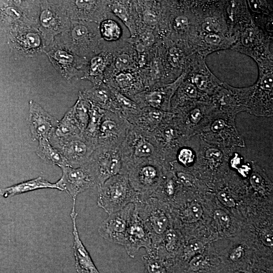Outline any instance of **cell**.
Wrapping results in <instances>:
<instances>
[{"label": "cell", "instance_id": "cell-1", "mask_svg": "<svg viewBox=\"0 0 273 273\" xmlns=\"http://www.w3.org/2000/svg\"><path fill=\"white\" fill-rule=\"evenodd\" d=\"M119 151L122 162L121 173L127 174L128 170L134 165L148 160L162 162L164 157L152 132L131 123Z\"/></svg>", "mask_w": 273, "mask_h": 273}, {"label": "cell", "instance_id": "cell-2", "mask_svg": "<svg viewBox=\"0 0 273 273\" xmlns=\"http://www.w3.org/2000/svg\"><path fill=\"white\" fill-rule=\"evenodd\" d=\"M56 37L67 49L86 61L100 52L99 24L71 20L67 29Z\"/></svg>", "mask_w": 273, "mask_h": 273}, {"label": "cell", "instance_id": "cell-3", "mask_svg": "<svg viewBox=\"0 0 273 273\" xmlns=\"http://www.w3.org/2000/svg\"><path fill=\"white\" fill-rule=\"evenodd\" d=\"M97 187L98 205L108 214L144 198L133 189L125 173L113 176Z\"/></svg>", "mask_w": 273, "mask_h": 273}, {"label": "cell", "instance_id": "cell-4", "mask_svg": "<svg viewBox=\"0 0 273 273\" xmlns=\"http://www.w3.org/2000/svg\"><path fill=\"white\" fill-rule=\"evenodd\" d=\"M39 3L37 26L47 47L67 29L71 19L63 1H39Z\"/></svg>", "mask_w": 273, "mask_h": 273}, {"label": "cell", "instance_id": "cell-5", "mask_svg": "<svg viewBox=\"0 0 273 273\" xmlns=\"http://www.w3.org/2000/svg\"><path fill=\"white\" fill-rule=\"evenodd\" d=\"M39 1H3L0 3V18L9 30L21 26L38 28Z\"/></svg>", "mask_w": 273, "mask_h": 273}, {"label": "cell", "instance_id": "cell-6", "mask_svg": "<svg viewBox=\"0 0 273 273\" xmlns=\"http://www.w3.org/2000/svg\"><path fill=\"white\" fill-rule=\"evenodd\" d=\"M135 210L148 229L152 240V248L159 245L160 238L169 229V219L161 207L158 199L151 196L134 204Z\"/></svg>", "mask_w": 273, "mask_h": 273}, {"label": "cell", "instance_id": "cell-7", "mask_svg": "<svg viewBox=\"0 0 273 273\" xmlns=\"http://www.w3.org/2000/svg\"><path fill=\"white\" fill-rule=\"evenodd\" d=\"M49 140L62 155L68 166L74 168L85 164L97 147L87 140L83 134L75 136L59 138L53 133Z\"/></svg>", "mask_w": 273, "mask_h": 273}, {"label": "cell", "instance_id": "cell-8", "mask_svg": "<svg viewBox=\"0 0 273 273\" xmlns=\"http://www.w3.org/2000/svg\"><path fill=\"white\" fill-rule=\"evenodd\" d=\"M93 174L97 186L121 173L122 162L119 148L97 147L85 163Z\"/></svg>", "mask_w": 273, "mask_h": 273}, {"label": "cell", "instance_id": "cell-9", "mask_svg": "<svg viewBox=\"0 0 273 273\" xmlns=\"http://www.w3.org/2000/svg\"><path fill=\"white\" fill-rule=\"evenodd\" d=\"M162 162L148 160L131 167L127 175L133 189L143 197L150 196L160 185L162 176Z\"/></svg>", "mask_w": 273, "mask_h": 273}, {"label": "cell", "instance_id": "cell-10", "mask_svg": "<svg viewBox=\"0 0 273 273\" xmlns=\"http://www.w3.org/2000/svg\"><path fill=\"white\" fill-rule=\"evenodd\" d=\"M43 53L58 73L67 80L82 72L87 61L67 49L56 37Z\"/></svg>", "mask_w": 273, "mask_h": 273}, {"label": "cell", "instance_id": "cell-11", "mask_svg": "<svg viewBox=\"0 0 273 273\" xmlns=\"http://www.w3.org/2000/svg\"><path fill=\"white\" fill-rule=\"evenodd\" d=\"M9 33L11 48L24 57L36 56L43 53L47 47L44 38L37 27H17L9 30Z\"/></svg>", "mask_w": 273, "mask_h": 273}, {"label": "cell", "instance_id": "cell-12", "mask_svg": "<svg viewBox=\"0 0 273 273\" xmlns=\"http://www.w3.org/2000/svg\"><path fill=\"white\" fill-rule=\"evenodd\" d=\"M129 125L120 113L106 110L97 138V147L119 148Z\"/></svg>", "mask_w": 273, "mask_h": 273}, {"label": "cell", "instance_id": "cell-13", "mask_svg": "<svg viewBox=\"0 0 273 273\" xmlns=\"http://www.w3.org/2000/svg\"><path fill=\"white\" fill-rule=\"evenodd\" d=\"M60 168L62 175L56 184L59 190L66 192L72 198L73 203H76L79 194L97 186L95 178L86 164L75 168Z\"/></svg>", "mask_w": 273, "mask_h": 273}, {"label": "cell", "instance_id": "cell-14", "mask_svg": "<svg viewBox=\"0 0 273 273\" xmlns=\"http://www.w3.org/2000/svg\"><path fill=\"white\" fill-rule=\"evenodd\" d=\"M134 210V204L130 203L123 209L108 214L98 228L99 235L111 243L123 246L130 219Z\"/></svg>", "mask_w": 273, "mask_h": 273}, {"label": "cell", "instance_id": "cell-15", "mask_svg": "<svg viewBox=\"0 0 273 273\" xmlns=\"http://www.w3.org/2000/svg\"><path fill=\"white\" fill-rule=\"evenodd\" d=\"M28 125L33 141L49 140L59 121L33 100L28 103Z\"/></svg>", "mask_w": 273, "mask_h": 273}, {"label": "cell", "instance_id": "cell-16", "mask_svg": "<svg viewBox=\"0 0 273 273\" xmlns=\"http://www.w3.org/2000/svg\"><path fill=\"white\" fill-rule=\"evenodd\" d=\"M123 246L126 253L131 257H134L141 248H145L147 252L152 249V243L150 233L138 215L135 207L129 220Z\"/></svg>", "mask_w": 273, "mask_h": 273}, {"label": "cell", "instance_id": "cell-17", "mask_svg": "<svg viewBox=\"0 0 273 273\" xmlns=\"http://www.w3.org/2000/svg\"><path fill=\"white\" fill-rule=\"evenodd\" d=\"M104 1H63L71 20L95 22L99 24L103 19Z\"/></svg>", "mask_w": 273, "mask_h": 273}, {"label": "cell", "instance_id": "cell-18", "mask_svg": "<svg viewBox=\"0 0 273 273\" xmlns=\"http://www.w3.org/2000/svg\"><path fill=\"white\" fill-rule=\"evenodd\" d=\"M77 216L75 204L73 203L70 216L73 225V249L75 259V269L78 273H100L80 239L76 225Z\"/></svg>", "mask_w": 273, "mask_h": 273}, {"label": "cell", "instance_id": "cell-19", "mask_svg": "<svg viewBox=\"0 0 273 273\" xmlns=\"http://www.w3.org/2000/svg\"><path fill=\"white\" fill-rule=\"evenodd\" d=\"M173 92V88L169 87L143 90L135 95L132 100L141 108L149 107L166 112L169 109Z\"/></svg>", "mask_w": 273, "mask_h": 273}, {"label": "cell", "instance_id": "cell-20", "mask_svg": "<svg viewBox=\"0 0 273 273\" xmlns=\"http://www.w3.org/2000/svg\"><path fill=\"white\" fill-rule=\"evenodd\" d=\"M169 116V113L165 111L146 107L141 108L136 114L128 116L126 120L145 131L152 132Z\"/></svg>", "mask_w": 273, "mask_h": 273}, {"label": "cell", "instance_id": "cell-21", "mask_svg": "<svg viewBox=\"0 0 273 273\" xmlns=\"http://www.w3.org/2000/svg\"><path fill=\"white\" fill-rule=\"evenodd\" d=\"M82 95L93 104L105 110L119 112L111 88L102 83L89 89L80 91Z\"/></svg>", "mask_w": 273, "mask_h": 273}, {"label": "cell", "instance_id": "cell-22", "mask_svg": "<svg viewBox=\"0 0 273 273\" xmlns=\"http://www.w3.org/2000/svg\"><path fill=\"white\" fill-rule=\"evenodd\" d=\"M107 56L106 53L100 52L89 58L83 69L84 75L81 78L89 80L94 85L104 83L103 78L108 62Z\"/></svg>", "mask_w": 273, "mask_h": 273}, {"label": "cell", "instance_id": "cell-23", "mask_svg": "<svg viewBox=\"0 0 273 273\" xmlns=\"http://www.w3.org/2000/svg\"><path fill=\"white\" fill-rule=\"evenodd\" d=\"M55 189L59 190L56 184L51 183L41 176L21 182L12 186L0 189V195L8 198L42 189Z\"/></svg>", "mask_w": 273, "mask_h": 273}, {"label": "cell", "instance_id": "cell-24", "mask_svg": "<svg viewBox=\"0 0 273 273\" xmlns=\"http://www.w3.org/2000/svg\"><path fill=\"white\" fill-rule=\"evenodd\" d=\"M54 134L59 138H68L83 134L75 115L74 106L70 107L59 121Z\"/></svg>", "mask_w": 273, "mask_h": 273}, {"label": "cell", "instance_id": "cell-25", "mask_svg": "<svg viewBox=\"0 0 273 273\" xmlns=\"http://www.w3.org/2000/svg\"><path fill=\"white\" fill-rule=\"evenodd\" d=\"M38 141L36 153L42 160L49 164L58 166H68L61 153L54 147L49 140L41 139Z\"/></svg>", "mask_w": 273, "mask_h": 273}, {"label": "cell", "instance_id": "cell-26", "mask_svg": "<svg viewBox=\"0 0 273 273\" xmlns=\"http://www.w3.org/2000/svg\"><path fill=\"white\" fill-rule=\"evenodd\" d=\"M105 111V110L91 103L88 120L83 132V135L87 140L95 144L97 147V138Z\"/></svg>", "mask_w": 273, "mask_h": 273}, {"label": "cell", "instance_id": "cell-27", "mask_svg": "<svg viewBox=\"0 0 273 273\" xmlns=\"http://www.w3.org/2000/svg\"><path fill=\"white\" fill-rule=\"evenodd\" d=\"M142 259L145 273H172L169 264L153 250L147 252Z\"/></svg>", "mask_w": 273, "mask_h": 273}, {"label": "cell", "instance_id": "cell-28", "mask_svg": "<svg viewBox=\"0 0 273 273\" xmlns=\"http://www.w3.org/2000/svg\"><path fill=\"white\" fill-rule=\"evenodd\" d=\"M99 31L102 39L108 41L118 40L121 36L122 30L119 24L110 18L103 19L99 24Z\"/></svg>", "mask_w": 273, "mask_h": 273}, {"label": "cell", "instance_id": "cell-29", "mask_svg": "<svg viewBox=\"0 0 273 273\" xmlns=\"http://www.w3.org/2000/svg\"><path fill=\"white\" fill-rule=\"evenodd\" d=\"M74 106L75 117L81 129L84 132L88 120L91 103L79 91L78 99Z\"/></svg>", "mask_w": 273, "mask_h": 273}, {"label": "cell", "instance_id": "cell-30", "mask_svg": "<svg viewBox=\"0 0 273 273\" xmlns=\"http://www.w3.org/2000/svg\"><path fill=\"white\" fill-rule=\"evenodd\" d=\"M203 214V209L197 202H192L189 203L181 212L183 219L189 222H195L198 221Z\"/></svg>", "mask_w": 273, "mask_h": 273}, {"label": "cell", "instance_id": "cell-31", "mask_svg": "<svg viewBox=\"0 0 273 273\" xmlns=\"http://www.w3.org/2000/svg\"><path fill=\"white\" fill-rule=\"evenodd\" d=\"M210 266L208 259L204 255L198 254L190 258L188 264V270L198 272L208 269Z\"/></svg>", "mask_w": 273, "mask_h": 273}, {"label": "cell", "instance_id": "cell-32", "mask_svg": "<svg viewBox=\"0 0 273 273\" xmlns=\"http://www.w3.org/2000/svg\"><path fill=\"white\" fill-rule=\"evenodd\" d=\"M163 240L167 253L171 254L175 252L178 247V235L174 229H168L163 235Z\"/></svg>", "mask_w": 273, "mask_h": 273}, {"label": "cell", "instance_id": "cell-33", "mask_svg": "<svg viewBox=\"0 0 273 273\" xmlns=\"http://www.w3.org/2000/svg\"><path fill=\"white\" fill-rule=\"evenodd\" d=\"M111 10L112 13L118 17L125 25L129 28V30L134 32L133 28L130 20V17L128 11L126 7L119 2H116L112 4Z\"/></svg>", "mask_w": 273, "mask_h": 273}, {"label": "cell", "instance_id": "cell-34", "mask_svg": "<svg viewBox=\"0 0 273 273\" xmlns=\"http://www.w3.org/2000/svg\"><path fill=\"white\" fill-rule=\"evenodd\" d=\"M204 246V244L201 241L196 239L190 241L184 249L183 255L184 260H188L193 256L200 254Z\"/></svg>", "mask_w": 273, "mask_h": 273}, {"label": "cell", "instance_id": "cell-35", "mask_svg": "<svg viewBox=\"0 0 273 273\" xmlns=\"http://www.w3.org/2000/svg\"><path fill=\"white\" fill-rule=\"evenodd\" d=\"M133 60L130 56L126 53L119 55L115 60L114 66L118 70L123 71L132 66Z\"/></svg>", "mask_w": 273, "mask_h": 273}, {"label": "cell", "instance_id": "cell-36", "mask_svg": "<svg viewBox=\"0 0 273 273\" xmlns=\"http://www.w3.org/2000/svg\"><path fill=\"white\" fill-rule=\"evenodd\" d=\"M213 218L215 221L223 228L229 227L230 218L224 211L220 209L216 210L213 214Z\"/></svg>", "mask_w": 273, "mask_h": 273}, {"label": "cell", "instance_id": "cell-37", "mask_svg": "<svg viewBox=\"0 0 273 273\" xmlns=\"http://www.w3.org/2000/svg\"><path fill=\"white\" fill-rule=\"evenodd\" d=\"M194 156L192 151L188 148H182L178 152L177 160L182 164L187 165L193 162Z\"/></svg>", "mask_w": 273, "mask_h": 273}, {"label": "cell", "instance_id": "cell-38", "mask_svg": "<svg viewBox=\"0 0 273 273\" xmlns=\"http://www.w3.org/2000/svg\"><path fill=\"white\" fill-rule=\"evenodd\" d=\"M205 156L211 162L216 163L220 161L222 154L221 151L217 149L210 148L206 151Z\"/></svg>", "mask_w": 273, "mask_h": 273}, {"label": "cell", "instance_id": "cell-39", "mask_svg": "<svg viewBox=\"0 0 273 273\" xmlns=\"http://www.w3.org/2000/svg\"><path fill=\"white\" fill-rule=\"evenodd\" d=\"M217 198L222 204L227 207H233L236 205L235 202L232 197L227 192L224 191L218 192Z\"/></svg>", "mask_w": 273, "mask_h": 273}, {"label": "cell", "instance_id": "cell-40", "mask_svg": "<svg viewBox=\"0 0 273 273\" xmlns=\"http://www.w3.org/2000/svg\"><path fill=\"white\" fill-rule=\"evenodd\" d=\"M250 183L252 187L257 191H263L264 183L261 176L257 173H253L250 178Z\"/></svg>", "mask_w": 273, "mask_h": 273}, {"label": "cell", "instance_id": "cell-41", "mask_svg": "<svg viewBox=\"0 0 273 273\" xmlns=\"http://www.w3.org/2000/svg\"><path fill=\"white\" fill-rule=\"evenodd\" d=\"M262 242L267 246L271 247L273 246V235L272 233L270 230H263L260 236Z\"/></svg>", "mask_w": 273, "mask_h": 273}, {"label": "cell", "instance_id": "cell-42", "mask_svg": "<svg viewBox=\"0 0 273 273\" xmlns=\"http://www.w3.org/2000/svg\"><path fill=\"white\" fill-rule=\"evenodd\" d=\"M244 251L243 246H239L230 254L229 256L230 260L234 263L238 262L243 257Z\"/></svg>", "mask_w": 273, "mask_h": 273}, {"label": "cell", "instance_id": "cell-43", "mask_svg": "<svg viewBox=\"0 0 273 273\" xmlns=\"http://www.w3.org/2000/svg\"><path fill=\"white\" fill-rule=\"evenodd\" d=\"M176 176L178 181L185 186H190L192 184V177L187 173L183 171L176 172Z\"/></svg>", "mask_w": 273, "mask_h": 273}, {"label": "cell", "instance_id": "cell-44", "mask_svg": "<svg viewBox=\"0 0 273 273\" xmlns=\"http://www.w3.org/2000/svg\"><path fill=\"white\" fill-rule=\"evenodd\" d=\"M188 24L187 18L185 16H179L174 20V26L178 30L185 29Z\"/></svg>", "mask_w": 273, "mask_h": 273}, {"label": "cell", "instance_id": "cell-45", "mask_svg": "<svg viewBox=\"0 0 273 273\" xmlns=\"http://www.w3.org/2000/svg\"><path fill=\"white\" fill-rule=\"evenodd\" d=\"M143 18L145 22L149 25H153L157 22V17L155 13L149 10L144 12Z\"/></svg>", "mask_w": 273, "mask_h": 273}, {"label": "cell", "instance_id": "cell-46", "mask_svg": "<svg viewBox=\"0 0 273 273\" xmlns=\"http://www.w3.org/2000/svg\"><path fill=\"white\" fill-rule=\"evenodd\" d=\"M194 81L196 86L201 90H205L207 86L206 77L201 74L196 75L194 78Z\"/></svg>", "mask_w": 273, "mask_h": 273}, {"label": "cell", "instance_id": "cell-47", "mask_svg": "<svg viewBox=\"0 0 273 273\" xmlns=\"http://www.w3.org/2000/svg\"><path fill=\"white\" fill-rule=\"evenodd\" d=\"M140 38L145 46H151L154 41V35L149 31L143 33L140 36Z\"/></svg>", "mask_w": 273, "mask_h": 273}, {"label": "cell", "instance_id": "cell-48", "mask_svg": "<svg viewBox=\"0 0 273 273\" xmlns=\"http://www.w3.org/2000/svg\"><path fill=\"white\" fill-rule=\"evenodd\" d=\"M183 92L186 96L190 98H195L197 96V89L195 86L191 83H187L184 85Z\"/></svg>", "mask_w": 273, "mask_h": 273}, {"label": "cell", "instance_id": "cell-49", "mask_svg": "<svg viewBox=\"0 0 273 273\" xmlns=\"http://www.w3.org/2000/svg\"><path fill=\"white\" fill-rule=\"evenodd\" d=\"M205 40L207 43L212 45H216L220 42L221 38L217 34L210 33L205 37Z\"/></svg>", "mask_w": 273, "mask_h": 273}, {"label": "cell", "instance_id": "cell-50", "mask_svg": "<svg viewBox=\"0 0 273 273\" xmlns=\"http://www.w3.org/2000/svg\"><path fill=\"white\" fill-rule=\"evenodd\" d=\"M225 126V123L222 119H217L215 120L211 125V129L214 132L221 131Z\"/></svg>", "mask_w": 273, "mask_h": 273}, {"label": "cell", "instance_id": "cell-51", "mask_svg": "<svg viewBox=\"0 0 273 273\" xmlns=\"http://www.w3.org/2000/svg\"><path fill=\"white\" fill-rule=\"evenodd\" d=\"M202 118V113L198 109L192 110L190 113V119L194 123H197Z\"/></svg>", "mask_w": 273, "mask_h": 273}, {"label": "cell", "instance_id": "cell-52", "mask_svg": "<svg viewBox=\"0 0 273 273\" xmlns=\"http://www.w3.org/2000/svg\"><path fill=\"white\" fill-rule=\"evenodd\" d=\"M214 26V21L211 18L206 20L202 25L203 30L207 32L213 31Z\"/></svg>", "mask_w": 273, "mask_h": 273}, {"label": "cell", "instance_id": "cell-53", "mask_svg": "<svg viewBox=\"0 0 273 273\" xmlns=\"http://www.w3.org/2000/svg\"><path fill=\"white\" fill-rule=\"evenodd\" d=\"M169 55L171 62L175 65L177 64L179 61V54L177 51L174 49L170 50Z\"/></svg>", "mask_w": 273, "mask_h": 273}, {"label": "cell", "instance_id": "cell-54", "mask_svg": "<svg viewBox=\"0 0 273 273\" xmlns=\"http://www.w3.org/2000/svg\"><path fill=\"white\" fill-rule=\"evenodd\" d=\"M232 273H245L244 271H240V270H237L235 271H233Z\"/></svg>", "mask_w": 273, "mask_h": 273}]
</instances>
